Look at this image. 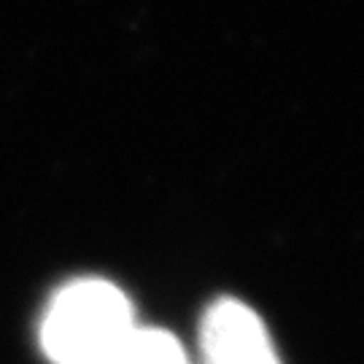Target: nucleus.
Here are the masks:
<instances>
[{"mask_svg": "<svg viewBox=\"0 0 364 364\" xmlns=\"http://www.w3.org/2000/svg\"><path fill=\"white\" fill-rule=\"evenodd\" d=\"M200 364H287L262 313L235 294L213 297L197 321Z\"/></svg>", "mask_w": 364, "mask_h": 364, "instance_id": "obj_2", "label": "nucleus"}, {"mask_svg": "<svg viewBox=\"0 0 364 364\" xmlns=\"http://www.w3.org/2000/svg\"><path fill=\"white\" fill-rule=\"evenodd\" d=\"M141 324L130 294L103 275H78L54 289L38 321L52 364H103Z\"/></svg>", "mask_w": 364, "mask_h": 364, "instance_id": "obj_1", "label": "nucleus"}, {"mask_svg": "<svg viewBox=\"0 0 364 364\" xmlns=\"http://www.w3.org/2000/svg\"><path fill=\"white\" fill-rule=\"evenodd\" d=\"M103 364H192V356L170 329L138 324Z\"/></svg>", "mask_w": 364, "mask_h": 364, "instance_id": "obj_3", "label": "nucleus"}]
</instances>
